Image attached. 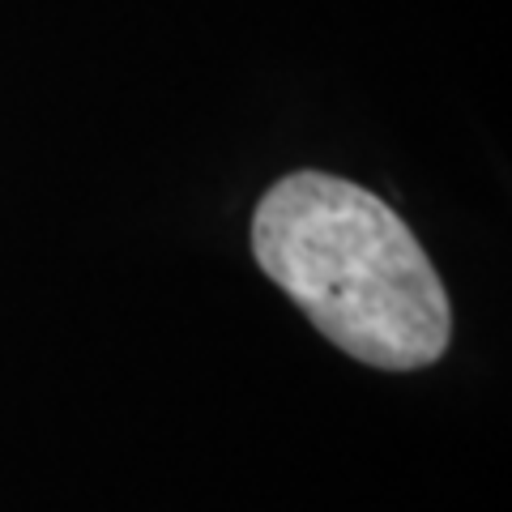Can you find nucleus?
<instances>
[{
  "instance_id": "f257e3e1",
  "label": "nucleus",
  "mask_w": 512,
  "mask_h": 512,
  "mask_svg": "<svg viewBox=\"0 0 512 512\" xmlns=\"http://www.w3.org/2000/svg\"><path fill=\"white\" fill-rule=\"evenodd\" d=\"M261 274L342 355L419 372L453 342V303L410 222L372 188L291 171L265 188L248 227Z\"/></svg>"
}]
</instances>
